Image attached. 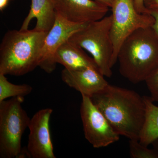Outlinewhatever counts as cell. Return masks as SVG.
Here are the masks:
<instances>
[{"label": "cell", "instance_id": "1", "mask_svg": "<svg viewBox=\"0 0 158 158\" xmlns=\"http://www.w3.org/2000/svg\"><path fill=\"white\" fill-rule=\"evenodd\" d=\"M90 98L119 135L139 140L146 114L144 96L109 84Z\"/></svg>", "mask_w": 158, "mask_h": 158}, {"label": "cell", "instance_id": "2", "mask_svg": "<svg viewBox=\"0 0 158 158\" xmlns=\"http://www.w3.org/2000/svg\"><path fill=\"white\" fill-rule=\"evenodd\" d=\"M47 33L34 28L7 31L0 44V74L21 76L39 66Z\"/></svg>", "mask_w": 158, "mask_h": 158}, {"label": "cell", "instance_id": "3", "mask_svg": "<svg viewBox=\"0 0 158 158\" xmlns=\"http://www.w3.org/2000/svg\"><path fill=\"white\" fill-rule=\"evenodd\" d=\"M119 73L133 84L145 81L158 68V38L152 27L138 29L118 51Z\"/></svg>", "mask_w": 158, "mask_h": 158}, {"label": "cell", "instance_id": "4", "mask_svg": "<svg viewBox=\"0 0 158 158\" xmlns=\"http://www.w3.org/2000/svg\"><path fill=\"white\" fill-rule=\"evenodd\" d=\"M111 23V15L87 24L69 39L91 55L101 73L107 77L113 74L114 48L110 37Z\"/></svg>", "mask_w": 158, "mask_h": 158}, {"label": "cell", "instance_id": "5", "mask_svg": "<svg viewBox=\"0 0 158 158\" xmlns=\"http://www.w3.org/2000/svg\"><path fill=\"white\" fill-rule=\"evenodd\" d=\"M24 97L11 98L0 102V157L19 158L21 140L31 118L22 107Z\"/></svg>", "mask_w": 158, "mask_h": 158}, {"label": "cell", "instance_id": "6", "mask_svg": "<svg viewBox=\"0 0 158 158\" xmlns=\"http://www.w3.org/2000/svg\"><path fill=\"white\" fill-rule=\"evenodd\" d=\"M111 8L110 37L114 48L113 67L117 61L118 51L125 40L138 29L152 27L155 19L150 13L138 12L134 0H113Z\"/></svg>", "mask_w": 158, "mask_h": 158}, {"label": "cell", "instance_id": "7", "mask_svg": "<svg viewBox=\"0 0 158 158\" xmlns=\"http://www.w3.org/2000/svg\"><path fill=\"white\" fill-rule=\"evenodd\" d=\"M80 113L85 138L94 148L107 147L119 139L116 132L90 98L82 95Z\"/></svg>", "mask_w": 158, "mask_h": 158}, {"label": "cell", "instance_id": "8", "mask_svg": "<svg viewBox=\"0 0 158 158\" xmlns=\"http://www.w3.org/2000/svg\"><path fill=\"white\" fill-rule=\"evenodd\" d=\"M87 24L71 22L56 13L55 23L48 32L44 43L39 67L47 73L52 72L56 66L54 58L58 49Z\"/></svg>", "mask_w": 158, "mask_h": 158}, {"label": "cell", "instance_id": "9", "mask_svg": "<svg viewBox=\"0 0 158 158\" xmlns=\"http://www.w3.org/2000/svg\"><path fill=\"white\" fill-rule=\"evenodd\" d=\"M53 110H39L31 118L27 150L30 157L56 158L50 131L49 122Z\"/></svg>", "mask_w": 158, "mask_h": 158}, {"label": "cell", "instance_id": "10", "mask_svg": "<svg viewBox=\"0 0 158 158\" xmlns=\"http://www.w3.org/2000/svg\"><path fill=\"white\" fill-rule=\"evenodd\" d=\"M57 14L69 21L88 24L106 16L109 7L95 0H53Z\"/></svg>", "mask_w": 158, "mask_h": 158}, {"label": "cell", "instance_id": "11", "mask_svg": "<svg viewBox=\"0 0 158 158\" xmlns=\"http://www.w3.org/2000/svg\"><path fill=\"white\" fill-rule=\"evenodd\" d=\"M61 78L69 87L89 98L99 93L109 85L99 70L93 68L77 70L64 69L61 73Z\"/></svg>", "mask_w": 158, "mask_h": 158}, {"label": "cell", "instance_id": "12", "mask_svg": "<svg viewBox=\"0 0 158 158\" xmlns=\"http://www.w3.org/2000/svg\"><path fill=\"white\" fill-rule=\"evenodd\" d=\"M84 50L76 44L67 40L56 52L54 62L56 64L59 63L63 65L68 70H81L88 68L98 69L93 58L89 56Z\"/></svg>", "mask_w": 158, "mask_h": 158}, {"label": "cell", "instance_id": "13", "mask_svg": "<svg viewBox=\"0 0 158 158\" xmlns=\"http://www.w3.org/2000/svg\"><path fill=\"white\" fill-rule=\"evenodd\" d=\"M56 16L53 0H31V9L20 30H28L31 20L35 18L37 23L34 29L48 32L53 26Z\"/></svg>", "mask_w": 158, "mask_h": 158}, {"label": "cell", "instance_id": "14", "mask_svg": "<svg viewBox=\"0 0 158 158\" xmlns=\"http://www.w3.org/2000/svg\"><path fill=\"white\" fill-rule=\"evenodd\" d=\"M144 98L146 114L139 141L141 144L148 146L158 138V106L154 104L150 97Z\"/></svg>", "mask_w": 158, "mask_h": 158}, {"label": "cell", "instance_id": "15", "mask_svg": "<svg viewBox=\"0 0 158 158\" xmlns=\"http://www.w3.org/2000/svg\"><path fill=\"white\" fill-rule=\"evenodd\" d=\"M33 88L27 84L15 85L8 81L5 75L0 74V102L9 98L22 97L31 93Z\"/></svg>", "mask_w": 158, "mask_h": 158}, {"label": "cell", "instance_id": "16", "mask_svg": "<svg viewBox=\"0 0 158 158\" xmlns=\"http://www.w3.org/2000/svg\"><path fill=\"white\" fill-rule=\"evenodd\" d=\"M129 147L131 158H158V153L155 149L148 148L139 140H129Z\"/></svg>", "mask_w": 158, "mask_h": 158}, {"label": "cell", "instance_id": "17", "mask_svg": "<svg viewBox=\"0 0 158 158\" xmlns=\"http://www.w3.org/2000/svg\"><path fill=\"white\" fill-rule=\"evenodd\" d=\"M144 82L150 93L152 100L154 102H158V68Z\"/></svg>", "mask_w": 158, "mask_h": 158}, {"label": "cell", "instance_id": "18", "mask_svg": "<svg viewBox=\"0 0 158 158\" xmlns=\"http://www.w3.org/2000/svg\"><path fill=\"white\" fill-rule=\"evenodd\" d=\"M135 7L138 12L142 14L150 13L144 5V0H134Z\"/></svg>", "mask_w": 158, "mask_h": 158}, {"label": "cell", "instance_id": "19", "mask_svg": "<svg viewBox=\"0 0 158 158\" xmlns=\"http://www.w3.org/2000/svg\"><path fill=\"white\" fill-rule=\"evenodd\" d=\"M150 14L153 16L155 19L154 23L152 27L153 31L154 32L156 37L158 38V10H152L150 11Z\"/></svg>", "mask_w": 158, "mask_h": 158}, {"label": "cell", "instance_id": "20", "mask_svg": "<svg viewBox=\"0 0 158 158\" xmlns=\"http://www.w3.org/2000/svg\"><path fill=\"white\" fill-rule=\"evenodd\" d=\"M144 3L149 11L158 10V0H144Z\"/></svg>", "mask_w": 158, "mask_h": 158}, {"label": "cell", "instance_id": "21", "mask_svg": "<svg viewBox=\"0 0 158 158\" xmlns=\"http://www.w3.org/2000/svg\"><path fill=\"white\" fill-rule=\"evenodd\" d=\"M95 1L104 4L109 8H111L113 2V0H95Z\"/></svg>", "mask_w": 158, "mask_h": 158}, {"label": "cell", "instance_id": "22", "mask_svg": "<svg viewBox=\"0 0 158 158\" xmlns=\"http://www.w3.org/2000/svg\"><path fill=\"white\" fill-rule=\"evenodd\" d=\"M9 0H0V10L2 11L9 3Z\"/></svg>", "mask_w": 158, "mask_h": 158}, {"label": "cell", "instance_id": "23", "mask_svg": "<svg viewBox=\"0 0 158 158\" xmlns=\"http://www.w3.org/2000/svg\"><path fill=\"white\" fill-rule=\"evenodd\" d=\"M152 144L154 149H155L158 153V138L153 141Z\"/></svg>", "mask_w": 158, "mask_h": 158}]
</instances>
